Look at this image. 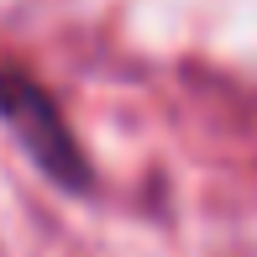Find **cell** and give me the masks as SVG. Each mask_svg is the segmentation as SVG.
Here are the masks:
<instances>
[{
    "instance_id": "obj_1",
    "label": "cell",
    "mask_w": 257,
    "mask_h": 257,
    "mask_svg": "<svg viewBox=\"0 0 257 257\" xmlns=\"http://www.w3.org/2000/svg\"><path fill=\"white\" fill-rule=\"evenodd\" d=\"M0 121L11 126V137L21 142V153L37 163L53 184L63 189H95V173H89V158L79 153V142L68 137L63 115H58L53 95L42 84H32L16 68H0Z\"/></svg>"
}]
</instances>
